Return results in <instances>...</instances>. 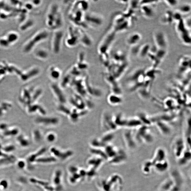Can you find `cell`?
<instances>
[{
	"label": "cell",
	"mask_w": 191,
	"mask_h": 191,
	"mask_svg": "<svg viewBox=\"0 0 191 191\" xmlns=\"http://www.w3.org/2000/svg\"><path fill=\"white\" fill-rule=\"evenodd\" d=\"M110 101L113 105H118L123 102V99L119 95H112L110 97Z\"/></svg>",
	"instance_id": "obj_29"
},
{
	"label": "cell",
	"mask_w": 191,
	"mask_h": 191,
	"mask_svg": "<svg viewBox=\"0 0 191 191\" xmlns=\"http://www.w3.org/2000/svg\"><path fill=\"white\" fill-rule=\"evenodd\" d=\"M19 141H20L21 145L24 147H27L29 145V142L28 141L25 139L22 138V137L19 138Z\"/></svg>",
	"instance_id": "obj_38"
},
{
	"label": "cell",
	"mask_w": 191,
	"mask_h": 191,
	"mask_svg": "<svg viewBox=\"0 0 191 191\" xmlns=\"http://www.w3.org/2000/svg\"><path fill=\"white\" fill-rule=\"evenodd\" d=\"M5 37L11 45L17 42L19 39V35L15 31H10L7 33Z\"/></svg>",
	"instance_id": "obj_23"
},
{
	"label": "cell",
	"mask_w": 191,
	"mask_h": 191,
	"mask_svg": "<svg viewBox=\"0 0 191 191\" xmlns=\"http://www.w3.org/2000/svg\"><path fill=\"white\" fill-rule=\"evenodd\" d=\"M140 120L143 125L150 127L153 123H152L151 117H149L146 113L143 112H139L136 116Z\"/></svg>",
	"instance_id": "obj_22"
},
{
	"label": "cell",
	"mask_w": 191,
	"mask_h": 191,
	"mask_svg": "<svg viewBox=\"0 0 191 191\" xmlns=\"http://www.w3.org/2000/svg\"><path fill=\"white\" fill-rule=\"evenodd\" d=\"M28 71H29L27 73H26L27 74H25L22 76L23 80H26L30 78V77L35 75L39 72V70L37 68H33Z\"/></svg>",
	"instance_id": "obj_30"
},
{
	"label": "cell",
	"mask_w": 191,
	"mask_h": 191,
	"mask_svg": "<svg viewBox=\"0 0 191 191\" xmlns=\"http://www.w3.org/2000/svg\"><path fill=\"white\" fill-rule=\"evenodd\" d=\"M15 149V148L14 146H9L4 148V151L6 152H9L14 151Z\"/></svg>",
	"instance_id": "obj_39"
},
{
	"label": "cell",
	"mask_w": 191,
	"mask_h": 191,
	"mask_svg": "<svg viewBox=\"0 0 191 191\" xmlns=\"http://www.w3.org/2000/svg\"><path fill=\"white\" fill-rule=\"evenodd\" d=\"M113 21V30L116 33L125 31L131 26L130 19L123 14H119Z\"/></svg>",
	"instance_id": "obj_5"
},
{
	"label": "cell",
	"mask_w": 191,
	"mask_h": 191,
	"mask_svg": "<svg viewBox=\"0 0 191 191\" xmlns=\"http://www.w3.org/2000/svg\"><path fill=\"white\" fill-rule=\"evenodd\" d=\"M174 12L171 10H167L162 15L160 22L164 25H170L174 22Z\"/></svg>",
	"instance_id": "obj_18"
},
{
	"label": "cell",
	"mask_w": 191,
	"mask_h": 191,
	"mask_svg": "<svg viewBox=\"0 0 191 191\" xmlns=\"http://www.w3.org/2000/svg\"><path fill=\"white\" fill-rule=\"evenodd\" d=\"M127 119L124 117L122 114H120L115 118V125L116 126L125 128Z\"/></svg>",
	"instance_id": "obj_26"
},
{
	"label": "cell",
	"mask_w": 191,
	"mask_h": 191,
	"mask_svg": "<svg viewBox=\"0 0 191 191\" xmlns=\"http://www.w3.org/2000/svg\"><path fill=\"white\" fill-rule=\"evenodd\" d=\"M103 18L100 15L89 13L85 15L84 17V25H87L90 27H100L103 23Z\"/></svg>",
	"instance_id": "obj_9"
},
{
	"label": "cell",
	"mask_w": 191,
	"mask_h": 191,
	"mask_svg": "<svg viewBox=\"0 0 191 191\" xmlns=\"http://www.w3.org/2000/svg\"><path fill=\"white\" fill-rule=\"evenodd\" d=\"M33 25V22L31 20H27L22 26H21L20 29L22 30H25L30 28Z\"/></svg>",
	"instance_id": "obj_34"
},
{
	"label": "cell",
	"mask_w": 191,
	"mask_h": 191,
	"mask_svg": "<svg viewBox=\"0 0 191 191\" xmlns=\"http://www.w3.org/2000/svg\"></svg>",
	"instance_id": "obj_43"
},
{
	"label": "cell",
	"mask_w": 191,
	"mask_h": 191,
	"mask_svg": "<svg viewBox=\"0 0 191 191\" xmlns=\"http://www.w3.org/2000/svg\"><path fill=\"white\" fill-rule=\"evenodd\" d=\"M7 156H8L6 154L3 153L0 151V157H3Z\"/></svg>",
	"instance_id": "obj_42"
},
{
	"label": "cell",
	"mask_w": 191,
	"mask_h": 191,
	"mask_svg": "<svg viewBox=\"0 0 191 191\" xmlns=\"http://www.w3.org/2000/svg\"><path fill=\"white\" fill-rule=\"evenodd\" d=\"M168 166V163L166 160L163 161L157 162V163L154 164V167L155 168L157 171L160 172H162L166 171Z\"/></svg>",
	"instance_id": "obj_25"
},
{
	"label": "cell",
	"mask_w": 191,
	"mask_h": 191,
	"mask_svg": "<svg viewBox=\"0 0 191 191\" xmlns=\"http://www.w3.org/2000/svg\"><path fill=\"white\" fill-rule=\"evenodd\" d=\"M34 55L38 60L45 61L48 58L49 54L46 49L40 48L36 49L34 52Z\"/></svg>",
	"instance_id": "obj_21"
},
{
	"label": "cell",
	"mask_w": 191,
	"mask_h": 191,
	"mask_svg": "<svg viewBox=\"0 0 191 191\" xmlns=\"http://www.w3.org/2000/svg\"><path fill=\"white\" fill-rule=\"evenodd\" d=\"M153 5H143L140 6V10L143 16L147 19H151L155 14Z\"/></svg>",
	"instance_id": "obj_17"
},
{
	"label": "cell",
	"mask_w": 191,
	"mask_h": 191,
	"mask_svg": "<svg viewBox=\"0 0 191 191\" xmlns=\"http://www.w3.org/2000/svg\"><path fill=\"white\" fill-rule=\"evenodd\" d=\"M49 35L46 29L40 30L35 33L24 43L22 47V52L28 54L35 50L36 46L46 40Z\"/></svg>",
	"instance_id": "obj_3"
},
{
	"label": "cell",
	"mask_w": 191,
	"mask_h": 191,
	"mask_svg": "<svg viewBox=\"0 0 191 191\" xmlns=\"http://www.w3.org/2000/svg\"><path fill=\"white\" fill-rule=\"evenodd\" d=\"M133 130L126 128L123 133L124 141L127 148L130 149H135L137 147V142Z\"/></svg>",
	"instance_id": "obj_12"
},
{
	"label": "cell",
	"mask_w": 191,
	"mask_h": 191,
	"mask_svg": "<svg viewBox=\"0 0 191 191\" xmlns=\"http://www.w3.org/2000/svg\"><path fill=\"white\" fill-rule=\"evenodd\" d=\"M151 48L149 44L146 43L139 46L138 52L137 55L139 58L143 59L147 57Z\"/></svg>",
	"instance_id": "obj_20"
},
{
	"label": "cell",
	"mask_w": 191,
	"mask_h": 191,
	"mask_svg": "<svg viewBox=\"0 0 191 191\" xmlns=\"http://www.w3.org/2000/svg\"><path fill=\"white\" fill-rule=\"evenodd\" d=\"M142 36L140 33L133 32L129 35L126 38V43L131 47L138 45L142 40Z\"/></svg>",
	"instance_id": "obj_14"
},
{
	"label": "cell",
	"mask_w": 191,
	"mask_h": 191,
	"mask_svg": "<svg viewBox=\"0 0 191 191\" xmlns=\"http://www.w3.org/2000/svg\"><path fill=\"white\" fill-rule=\"evenodd\" d=\"M155 123L157 130L162 135L167 136L171 135L172 132V128L169 123L161 120L154 121Z\"/></svg>",
	"instance_id": "obj_13"
},
{
	"label": "cell",
	"mask_w": 191,
	"mask_h": 191,
	"mask_svg": "<svg viewBox=\"0 0 191 191\" xmlns=\"http://www.w3.org/2000/svg\"><path fill=\"white\" fill-rule=\"evenodd\" d=\"M185 142L184 139L181 137H175L172 143V148L175 156L177 158H180L185 150Z\"/></svg>",
	"instance_id": "obj_11"
},
{
	"label": "cell",
	"mask_w": 191,
	"mask_h": 191,
	"mask_svg": "<svg viewBox=\"0 0 191 191\" xmlns=\"http://www.w3.org/2000/svg\"><path fill=\"white\" fill-rule=\"evenodd\" d=\"M8 186V183L6 180H3L0 182V187L3 188L4 189H7Z\"/></svg>",
	"instance_id": "obj_37"
},
{
	"label": "cell",
	"mask_w": 191,
	"mask_h": 191,
	"mask_svg": "<svg viewBox=\"0 0 191 191\" xmlns=\"http://www.w3.org/2000/svg\"><path fill=\"white\" fill-rule=\"evenodd\" d=\"M136 130L134 134L137 143L150 144L153 142L154 137L149 126L142 125Z\"/></svg>",
	"instance_id": "obj_4"
},
{
	"label": "cell",
	"mask_w": 191,
	"mask_h": 191,
	"mask_svg": "<svg viewBox=\"0 0 191 191\" xmlns=\"http://www.w3.org/2000/svg\"><path fill=\"white\" fill-rule=\"evenodd\" d=\"M191 4L186 3L182 4L178 7L176 11L182 15L190 13L191 12Z\"/></svg>",
	"instance_id": "obj_24"
},
{
	"label": "cell",
	"mask_w": 191,
	"mask_h": 191,
	"mask_svg": "<svg viewBox=\"0 0 191 191\" xmlns=\"http://www.w3.org/2000/svg\"><path fill=\"white\" fill-rule=\"evenodd\" d=\"M41 1H32V4L33 5H35L36 6H39L41 4Z\"/></svg>",
	"instance_id": "obj_41"
},
{
	"label": "cell",
	"mask_w": 191,
	"mask_h": 191,
	"mask_svg": "<svg viewBox=\"0 0 191 191\" xmlns=\"http://www.w3.org/2000/svg\"><path fill=\"white\" fill-rule=\"evenodd\" d=\"M45 23L49 28L54 31L60 30L63 27V18L57 4L53 2L49 7L46 15Z\"/></svg>",
	"instance_id": "obj_1"
},
{
	"label": "cell",
	"mask_w": 191,
	"mask_h": 191,
	"mask_svg": "<svg viewBox=\"0 0 191 191\" xmlns=\"http://www.w3.org/2000/svg\"><path fill=\"white\" fill-rule=\"evenodd\" d=\"M10 46V43L4 36L0 37V47L6 49L9 48Z\"/></svg>",
	"instance_id": "obj_32"
},
{
	"label": "cell",
	"mask_w": 191,
	"mask_h": 191,
	"mask_svg": "<svg viewBox=\"0 0 191 191\" xmlns=\"http://www.w3.org/2000/svg\"><path fill=\"white\" fill-rule=\"evenodd\" d=\"M25 163L24 161H20L18 162L17 166L20 169H24L25 166Z\"/></svg>",
	"instance_id": "obj_40"
},
{
	"label": "cell",
	"mask_w": 191,
	"mask_h": 191,
	"mask_svg": "<svg viewBox=\"0 0 191 191\" xmlns=\"http://www.w3.org/2000/svg\"><path fill=\"white\" fill-rule=\"evenodd\" d=\"M143 125L139 118L135 116V117L127 119L125 128L129 129H137L141 126Z\"/></svg>",
	"instance_id": "obj_16"
},
{
	"label": "cell",
	"mask_w": 191,
	"mask_h": 191,
	"mask_svg": "<svg viewBox=\"0 0 191 191\" xmlns=\"http://www.w3.org/2000/svg\"><path fill=\"white\" fill-rule=\"evenodd\" d=\"M44 149L42 150V151H39L36 154H32V155L30 156L28 158V161L30 162H31V163H32V162L35 161V162L36 160L37 159L38 156L42 154L43 153V151H44Z\"/></svg>",
	"instance_id": "obj_33"
},
{
	"label": "cell",
	"mask_w": 191,
	"mask_h": 191,
	"mask_svg": "<svg viewBox=\"0 0 191 191\" xmlns=\"http://www.w3.org/2000/svg\"><path fill=\"white\" fill-rule=\"evenodd\" d=\"M190 57L189 56H182L179 62V72H185L190 69Z\"/></svg>",
	"instance_id": "obj_15"
},
{
	"label": "cell",
	"mask_w": 191,
	"mask_h": 191,
	"mask_svg": "<svg viewBox=\"0 0 191 191\" xmlns=\"http://www.w3.org/2000/svg\"><path fill=\"white\" fill-rule=\"evenodd\" d=\"M164 2L167 6L170 7H174L177 6L179 4V1L176 0H171V1H164Z\"/></svg>",
	"instance_id": "obj_35"
},
{
	"label": "cell",
	"mask_w": 191,
	"mask_h": 191,
	"mask_svg": "<svg viewBox=\"0 0 191 191\" xmlns=\"http://www.w3.org/2000/svg\"><path fill=\"white\" fill-rule=\"evenodd\" d=\"M175 29L179 35L180 39L182 43L187 45H190L191 44L190 32L185 26L183 19L175 23Z\"/></svg>",
	"instance_id": "obj_6"
},
{
	"label": "cell",
	"mask_w": 191,
	"mask_h": 191,
	"mask_svg": "<svg viewBox=\"0 0 191 191\" xmlns=\"http://www.w3.org/2000/svg\"><path fill=\"white\" fill-rule=\"evenodd\" d=\"M145 69L135 70L129 75L126 80V89L128 92L137 90L143 86L145 78Z\"/></svg>",
	"instance_id": "obj_2"
},
{
	"label": "cell",
	"mask_w": 191,
	"mask_h": 191,
	"mask_svg": "<svg viewBox=\"0 0 191 191\" xmlns=\"http://www.w3.org/2000/svg\"><path fill=\"white\" fill-rule=\"evenodd\" d=\"M153 38L155 46L158 49L167 51L169 47L168 41L165 33L160 30L154 31Z\"/></svg>",
	"instance_id": "obj_7"
},
{
	"label": "cell",
	"mask_w": 191,
	"mask_h": 191,
	"mask_svg": "<svg viewBox=\"0 0 191 191\" xmlns=\"http://www.w3.org/2000/svg\"><path fill=\"white\" fill-rule=\"evenodd\" d=\"M154 161H152L154 164L157 162L165 161L166 157V152L165 150L162 148L157 149L154 154Z\"/></svg>",
	"instance_id": "obj_19"
},
{
	"label": "cell",
	"mask_w": 191,
	"mask_h": 191,
	"mask_svg": "<svg viewBox=\"0 0 191 191\" xmlns=\"http://www.w3.org/2000/svg\"><path fill=\"white\" fill-rule=\"evenodd\" d=\"M183 22L186 28L188 30H190L191 29V17L190 16H188L185 18V19H183Z\"/></svg>",
	"instance_id": "obj_36"
},
{
	"label": "cell",
	"mask_w": 191,
	"mask_h": 191,
	"mask_svg": "<svg viewBox=\"0 0 191 191\" xmlns=\"http://www.w3.org/2000/svg\"><path fill=\"white\" fill-rule=\"evenodd\" d=\"M49 71L50 72V75L52 78H58L60 74V71L58 67L55 66H51L49 68Z\"/></svg>",
	"instance_id": "obj_28"
},
{
	"label": "cell",
	"mask_w": 191,
	"mask_h": 191,
	"mask_svg": "<svg viewBox=\"0 0 191 191\" xmlns=\"http://www.w3.org/2000/svg\"><path fill=\"white\" fill-rule=\"evenodd\" d=\"M64 37L63 31L60 30H54L51 41V49L53 52L58 54L60 52Z\"/></svg>",
	"instance_id": "obj_8"
},
{
	"label": "cell",
	"mask_w": 191,
	"mask_h": 191,
	"mask_svg": "<svg viewBox=\"0 0 191 191\" xmlns=\"http://www.w3.org/2000/svg\"><path fill=\"white\" fill-rule=\"evenodd\" d=\"M16 158L13 156H7L0 159V166L13 163Z\"/></svg>",
	"instance_id": "obj_27"
},
{
	"label": "cell",
	"mask_w": 191,
	"mask_h": 191,
	"mask_svg": "<svg viewBox=\"0 0 191 191\" xmlns=\"http://www.w3.org/2000/svg\"><path fill=\"white\" fill-rule=\"evenodd\" d=\"M153 167L154 164L152 161H148L146 162L143 167V172L146 174L150 173L151 169Z\"/></svg>",
	"instance_id": "obj_31"
},
{
	"label": "cell",
	"mask_w": 191,
	"mask_h": 191,
	"mask_svg": "<svg viewBox=\"0 0 191 191\" xmlns=\"http://www.w3.org/2000/svg\"><path fill=\"white\" fill-rule=\"evenodd\" d=\"M81 32L73 28H69L68 37L66 39V46L73 48L80 42Z\"/></svg>",
	"instance_id": "obj_10"
}]
</instances>
